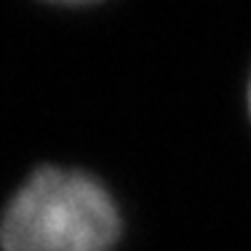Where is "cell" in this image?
Wrapping results in <instances>:
<instances>
[{"mask_svg": "<svg viewBox=\"0 0 251 251\" xmlns=\"http://www.w3.org/2000/svg\"><path fill=\"white\" fill-rule=\"evenodd\" d=\"M121 235L115 201L73 169L35 171L0 219L3 251H110Z\"/></svg>", "mask_w": 251, "mask_h": 251, "instance_id": "obj_1", "label": "cell"}, {"mask_svg": "<svg viewBox=\"0 0 251 251\" xmlns=\"http://www.w3.org/2000/svg\"><path fill=\"white\" fill-rule=\"evenodd\" d=\"M46 3H53V5H91V3H99V0H46Z\"/></svg>", "mask_w": 251, "mask_h": 251, "instance_id": "obj_2", "label": "cell"}, {"mask_svg": "<svg viewBox=\"0 0 251 251\" xmlns=\"http://www.w3.org/2000/svg\"><path fill=\"white\" fill-rule=\"evenodd\" d=\"M249 112H251V80H249Z\"/></svg>", "mask_w": 251, "mask_h": 251, "instance_id": "obj_3", "label": "cell"}]
</instances>
